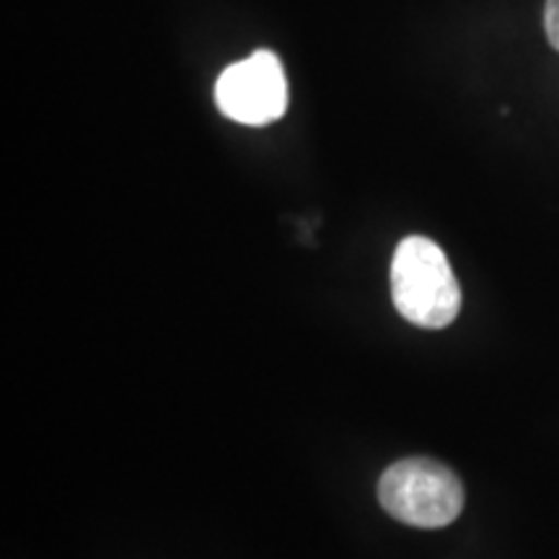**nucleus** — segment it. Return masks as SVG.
<instances>
[{
  "instance_id": "1",
  "label": "nucleus",
  "mask_w": 559,
  "mask_h": 559,
  "mask_svg": "<svg viewBox=\"0 0 559 559\" xmlns=\"http://www.w3.org/2000/svg\"><path fill=\"white\" fill-rule=\"evenodd\" d=\"M391 298L409 324L443 330L456 321L461 288L449 257L425 236H407L391 260Z\"/></svg>"
},
{
  "instance_id": "2",
  "label": "nucleus",
  "mask_w": 559,
  "mask_h": 559,
  "mask_svg": "<svg viewBox=\"0 0 559 559\" xmlns=\"http://www.w3.org/2000/svg\"><path fill=\"white\" fill-rule=\"evenodd\" d=\"M379 502L391 519L415 528H443L464 508V487L449 466L432 459H402L379 481Z\"/></svg>"
},
{
  "instance_id": "3",
  "label": "nucleus",
  "mask_w": 559,
  "mask_h": 559,
  "mask_svg": "<svg viewBox=\"0 0 559 559\" xmlns=\"http://www.w3.org/2000/svg\"><path fill=\"white\" fill-rule=\"evenodd\" d=\"M215 104L228 120L262 128L280 120L288 109V81L277 55L257 50L251 58L234 62L215 83Z\"/></svg>"
},
{
  "instance_id": "4",
  "label": "nucleus",
  "mask_w": 559,
  "mask_h": 559,
  "mask_svg": "<svg viewBox=\"0 0 559 559\" xmlns=\"http://www.w3.org/2000/svg\"><path fill=\"white\" fill-rule=\"evenodd\" d=\"M544 29H547L549 45L559 52V0H547L544 5Z\"/></svg>"
}]
</instances>
